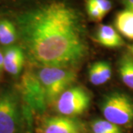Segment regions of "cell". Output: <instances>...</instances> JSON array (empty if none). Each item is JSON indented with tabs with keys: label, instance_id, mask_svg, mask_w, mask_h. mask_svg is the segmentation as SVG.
<instances>
[{
	"label": "cell",
	"instance_id": "6da1fadb",
	"mask_svg": "<svg viewBox=\"0 0 133 133\" xmlns=\"http://www.w3.org/2000/svg\"><path fill=\"white\" fill-rule=\"evenodd\" d=\"M19 33L30 61L39 66L69 68L88 53L81 14L64 1L44 2L20 15Z\"/></svg>",
	"mask_w": 133,
	"mask_h": 133
},
{
	"label": "cell",
	"instance_id": "7a4b0ae2",
	"mask_svg": "<svg viewBox=\"0 0 133 133\" xmlns=\"http://www.w3.org/2000/svg\"><path fill=\"white\" fill-rule=\"evenodd\" d=\"M48 104L56 103L58 98L75 81L76 74L69 68L40 66L36 71Z\"/></svg>",
	"mask_w": 133,
	"mask_h": 133
},
{
	"label": "cell",
	"instance_id": "3957f363",
	"mask_svg": "<svg viewBox=\"0 0 133 133\" xmlns=\"http://www.w3.org/2000/svg\"><path fill=\"white\" fill-rule=\"evenodd\" d=\"M101 112L105 120L120 127L133 124V101L122 92L107 95L101 104Z\"/></svg>",
	"mask_w": 133,
	"mask_h": 133
},
{
	"label": "cell",
	"instance_id": "277c9868",
	"mask_svg": "<svg viewBox=\"0 0 133 133\" xmlns=\"http://www.w3.org/2000/svg\"><path fill=\"white\" fill-rule=\"evenodd\" d=\"M88 91L79 86L67 88L56 100V108L62 115L73 117L83 114L90 104Z\"/></svg>",
	"mask_w": 133,
	"mask_h": 133
},
{
	"label": "cell",
	"instance_id": "5b68a950",
	"mask_svg": "<svg viewBox=\"0 0 133 133\" xmlns=\"http://www.w3.org/2000/svg\"><path fill=\"white\" fill-rule=\"evenodd\" d=\"M21 88L24 100L31 109L39 112L45 110L48 101L36 72L28 71L24 73Z\"/></svg>",
	"mask_w": 133,
	"mask_h": 133
},
{
	"label": "cell",
	"instance_id": "8992f818",
	"mask_svg": "<svg viewBox=\"0 0 133 133\" xmlns=\"http://www.w3.org/2000/svg\"><path fill=\"white\" fill-rule=\"evenodd\" d=\"M18 124L17 101L10 92L0 97V133H15Z\"/></svg>",
	"mask_w": 133,
	"mask_h": 133
},
{
	"label": "cell",
	"instance_id": "52a82bcc",
	"mask_svg": "<svg viewBox=\"0 0 133 133\" xmlns=\"http://www.w3.org/2000/svg\"><path fill=\"white\" fill-rule=\"evenodd\" d=\"M41 133H82L81 124L76 121L64 115L50 116L43 121Z\"/></svg>",
	"mask_w": 133,
	"mask_h": 133
},
{
	"label": "cell",
	"instance_id": "ba28073f",
	"mask_svg": "<svg viewBox=\"0 0 133 133\" xmlns=\"http://www.w3.org/2000/svg\"><path fill=\"white\" fill-rule=\"evenodd\" d=\"M24 62V52L18 46H10L4 53V68L8 73L16 76L22 70Z\"/></svg>",
	"mask_w": 133,
	"mask_h": 133
},
{
	"label": "cell",
	"instance_id": "9c48e42d",
	"mask_svg": "<svg viewBox=\"0 0 133 133\" xmlns=\"http://www.w3.org/2000/svg\"><path fill=\"white\" fill-rule=\"evenodd\" d=\"M95 40L105 48H121L124 45V41L119 33L112 27L101 24L95 33Z\"/></svg>",
	"mask_w": 133,
	"mask_h": 133
},
{
	"label": "cell",
	"instance_id": "30bf717a",
	"mask_svg": "<svg viewBox=\"0 0 133 133\" xmlns=\"http://www.w3.org/2000/svg\"><path fill=\"white\" fill-rule=\"evenodd\" d=\"M112 77V69L107 62H98L92 64L89 70V80L92 84L101 85Z\"/></svg>",
	"mask_w": 133,
	"mask_h": 133
},
{
	"label": "cell",
	"instance_id": "8fae6325",
	"mask_svg": "<svg viewBox=\"0 0 133 133\" xmlns=\"http://www.w3.org/2000/svg\"><path fill=\"white\" fill-rule=\"evenodd\" d=\"M115 24L117 30L125 37L133 39V12L124 10L116 15Z\"/></svg>",
	"mask_w": 133,
	"mask_h": 133
},
{
	"label": "cell",
	"instance_id": "7c38bea8",
	"mask_svg": "<svg viewBox=\"0 0 133 133\" xmlns=\"http://www.w3.org/2000/svg\"><path fill=\"white\" fill-rule=\"evenodd\" d=\"M119 74L125 85L133 90V59L129 56H124L119 63Z\"/></svg>",
	"mask_w": 133,
	"mask_h": 133
},
{
	"label": "cell",
	"instance_id": "4fadbf2b",
	"mask_svg": "<svg viewBox=\"0 0 133 133\" xmlns=\"http://www.w3.org/2000/svg\"><path fill=\"white\" fill-rule=\"evenodd\" d=\"M16 38V31L14 24L7 19L0 21V43L9 45L14 42Z\"/></svg>",
	"mask_w": 133,
	"mask_h": 133
},
{
	"label": "cell",
	"instance_id": "5bb4252c",
	"mask_svg": "<svg viewBox=\"0 0 133 133\" xmlns=\"http://www.w3.org/2000/svg\"><path fill=\"white\" fill-rule=\"evenodd\" d=\"M90 127L92 133H124L121 127L103 119L93 121Z\"/></svg>",
	"mask_w": 133,
	"mask_h": 133
},
{
	"label": "cell",
	"instance_id": "9a60e30c",
	"mask_svg": "<svg viewBox=\"0 0 133 133\" xmlns=\"http://www.w3.org/2000/svg\"><path fill=\"white\" fill-rule=\"evenodd\" d=\"M86 10L89 17L95 22H100L105 15L93 0H86Z\"/></svg>",
	"mask_w": 133,
	"mask_h": 133
},
{
	"label": "cell",
	"instance_id": "2e32d148",
	"mask_svg": "<svg viewBox=\"0 0 133 133\" xmlns=\"http://www.w3.org/2000/svg\"><path fill=\"white\" fill-rule=\"evenodd\" d=\"M104 15L107 14L112 9V3L109 0H93Z\"/></svg>",
	"mask_w": 133,
	"mask_h": 133
},
{
	"label": "cell",
	"instance_id": "e0dca14e",
	"mask_svg": "<svg viewBox=\"0 0 133 133\" xmlns=\"http://www.w3.org/2000/svg\"><path fill=\"white\" fill-rule=\"evenodd\" d=\"M127 10L133 12V0H122Z\"/></svg>",
	"mask_w": 133,
	"mask_h": 133
},
{
	"label": "cell",
	"instance_id": "ac0fdd59",
	"mask_svg": "<svg viewBox=\"0 0 133 133\" xmlns=\"http://www.w3.org/2000/svg\"><path fill=\"white\" fill-rule=\"evenodd\" d=\"M4 67V56L0 52V72Z\"/></svg>",
	"mask_w": 133,
	"mask_h": 133
},
{
	"label": "cell",
	"instance_id": "d6986e66",
	"mask_svg": "<svg viewBox=\"0 0 133 133\" xmlns=\"http://www.w3.org/2000/svg\"><path fill=\"white\" fill-rule=\"evenodd\" d=\"M131 52H132V54L133 56V44L132 45V47H131Z\"/></svg>",
	"mask_w": 133,
	"mask_h": 133
}]
</instances>
